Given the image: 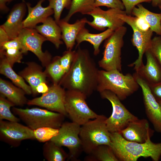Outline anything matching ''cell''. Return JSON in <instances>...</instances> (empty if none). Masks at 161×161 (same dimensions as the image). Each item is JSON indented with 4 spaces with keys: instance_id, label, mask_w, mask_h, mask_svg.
Listing matches in <instances>:
<instances>
[{
    "instance_id": "cell-1",
    "label": "cell",
    "mask_w": 161,
    "mask_h": 161,
    "mask_svg": "<svg viewBox=\"0 0 161 161\" xmlns=\"http://www.w3.org/2000/svg\"><path fill=\"white\" fill-rule=\"evenodd\" d=\"M77 48L69 69L59 84L66 90L78 92L87 97L96 90L99 70L89 51Z\"/></svg>"
},
{
    "instance_id": "cell-2",
    "label": "cell",
    "mask_w": 161,
    "mask_h": 161,
    "mask_svg": "<svg viewBox=\"0 0 161 161\" xmlns=\"http://www.w3.org/2000/svg\"><path fill=\"white\" fill-rule=\"evenodd\" d=\"M111 147L119 161H137L141 157H150L158 161L161 156V143H154L149 139L143 143L130 141L118 132L110 133Z\"/></svg>"
},
{
    "instance_id": "cell-3",
    "label": "cell",
    "mask_w": 161,
    "mask_h": 161,
    "mask_svg": "<svg viewBox=\"0 0 161 161\" xmlns=\"http://www.w3.org/2000/svg\"><path fill=\"white\" fill-rule=\"evenodd\" d=\"M139 87L133 75H123L117 70H99L96 89L99 92L109 90L114 93L121 100L126 99Z\"/></svg>"
},
{
    "instance_id": "cell-4",
    "label": "cell",
    "mask_w": 161,
    "mask_h": 161,
    "mask_svg": "<svg viewBox=\"0 0 161 161\" xmlns=\"http://www.w3.org/2000/svg\"><path fill=\"white\" fill-rule=\"evenodd\" d=\"M107 118L103 115H99L96 118L81 126L79 137L83 151L86 154H90L100 145L111 146L110 133L106 124Z\"/></svg>"
},
{
    "instance_id": "cell-5",
    "label": "cell",
    "mask_w": 161,
    "mask_h": 161,
    "mask_svg": "<svg viewBox=\"0 0 161 161\" xmlns=\"http://www.w3.org/2000/svg\"><path fill=\"white\" fill-rule=\"evenodd\" d=\"M12 110L33 130L44 127L59 129L65 116L59 113L38 108L23 109L13 107Z\"/></svg>"
},
{
    "instance_id": "cell-6",
    "label": "cell",
    "mask_w": 161,
    "mask_h": 161,
    "mask_svg": "<svg viewBox=\"0 0 161 161\" xmlns=\"http://www.w3.org/2000/svg\"><path fill=\"white\" fill-rule=\"evenodd\" d=\"M127 30L126 27L123 26L114 31L106 40L103 57L98 62L99 67L103 70L116 69L121 72V49L124 44L123 38Z\"/></svg>"
},
{
    "instance_id": "cell-7",
    "label": "cell",
    "mask_w": 161,
    "mask_h": 161,
    "mask_svg": "<svg viewBox=\"0 0 161 161\" xmlns=\"http://www.w3.org/2000/svg\"><path fill=\"white\" fill-rule=\"evenodd\" d=\"M101 97L109 100L111 103L112 112L106 120L107 128L110 133L120 132L131 122L138 118L131 113L113 92L109 90L100 92Z\"/></svg>"
},
{
    "instance_id": "cell-8",
    "label": "cell",
    "mask_w": 161,
    "mask_h": 161,
    "mask_svg": "<svg viewBox=\"0 0 161 161\" xmlns=\"http://www.w3.org/2000/svg\"><path fill=\"white\" fill-rule=\"evenodd\" d=\"M80 127L72 122H63L59 129L58 134L51 140L57 145L68 149L67 160H77L83 151L79 137Z\"/></svg>"
},
{
    "instance_id": "cell-9",
    "label": "cell",
    "mask_w": 161,
    "mask_h": 161,
    "mask_svg": "<svg viewBox=\"0 0 161 161\" xmlns=\"http://www.w3.org/2000/svg\"><path fill=\"white\" fill-rule=\"evenodd\" d=\"M86 97L78 92L66 91L65 107L67 115L72 122L80 126L99 115L89 107L86 101Z\"/></svg>"
},
{
    "instance_id": "cell-10",
    "label": "cell",
    "mask_w": 161,
    "mask_h": 161,
    "mask_svg": "<svg viewBox=\"0 0 161 161\" xmlns=\"http://www.w3.org/2000/svg\"><path fill=\"white\" fill-rule=\"evenodd\" d=\"M66 91L59 84H54L48 91L39 97L27 101L28 105H35L67 116L65 107Z\"/></svg>"
},
{
    "instance_id": "cell-11",
    "label": "cell",
    "mask_w": 161,
    "mask_h": 161,
    "mask_svg": "<svg viewBox=\"0 0 161 161\" xmlns=\"http://www.w3.org/2000/svg\"><path fill=\"white\" fill-rule=\"evenodd\" d=\"M18 37L21 42L24 54L30 51L35 54L44 66L47 67L51 61L52 56L47 51L43 52L42 45L47 41L35 29L24 28Z\"/></svg>"
},
{
    "instance_id": "cell-12",
    "label": "cell",
    "mask_w": 161,
    "mask_h": 161,
    "mask_svg": "<svg viewBox=\"0 0 161 161\" xmlns=\"http://www.w3.org/2000/svg\"><path fill=\"white\" fill-rule=\"evenodd\" d=\"M119 17L125 23L130 26L133 31L131 41L133 45L138 50V56L137 59L129 66H134V69L137 72L143 64V55L145 51L150 48L153 32L150 28L146 31H143L139 29L135 25V17L127 15L126 12L120 14Z\"/></svg>"
},
{
    "instance_id": "cell-13",
    "label": "cell",
    "mask_w": 161,
    "mask_h": 161,
    "mask_svg": "<svg viewBox=\"0 0 161 161\" xmlns=\"http://www.w3.org/2000/svg\"><path fill=\"white\" fill-rule=\"evenodd\" d=\"M125 12V10L117 8L104 10L100 7H96L88 14L92 17L93 21L88 20L87 24L98 30L103 31L107 28L114 31L123 26L125 22L119 16Z\"/></svg>"
},
{
    "instance_id": "cell-14",
    "label": "cell",
    "mask_w": 161,
    "mask_h": 161,
    "mask_svg": "<svg viewBox=\"0 0 161 161\" xmlns=\"http://www.w3.org/2000/svg\"><path fill=\"white\" fill-rule=\"evenodd\" d=\"M141 88L145 113L155 130L161 133V107L147 82L136 72L133 75Z\"/></svg>"
},
{
    "instance_id": "cell-15",
    "label": "cell",
    "mask_w": 161,
    "mask_h": 161,
    "mask_svg": "<svg viewBox=\"0 0 161 161\" xmlns=\"http://www.w3.org/2000/svg\"><path fill=\"white\" fill-rule=\"evenodd\" d=\"M1 138L16 145L26 140L35 139L33 130L18 122L0 120Z\"/></svg>"
},
{
    "instance_id": "cell-16",
    "label": "cell",
    "mask_w": 161,
    "mask_h": 161,
    "mask_svg": "<svg viewBox=\"0 0 161 161\" xmlns=\"http://www.w3.org/2000/svg\"><path fill=\"white\" fill-rule=\"evenodd\" d=\"M154 131L150 128L147 120L138 118L130 122L125 129L119 133L127 140L143 143L151 138Z\"/></svg>"
},
{
    "instance_id": "cell-17",
    "label": "cell",
    "mask_w": 161,
    "mask_h": 161,
    "mask_svg": "<svg viewBox=\"0 0 161 161\" xmlns=\"http://www.w3.org/2000/svg\"><path fill=\"white\" fill-rule=\"evenodd\" d=\"M24 1L14 6L6 21L0 26L7 33L10 40L17 37L24 28L23 19L26 11Z\"/></svg>"
},
{
    "instance_id": "cell-18",
    "label": "cell",
    "mask_w": 161,
    "mask_h": 161,
    "mask_svg": "<svg viewBox=\"0 0 161 161\" xmlns=\"http://www.w3.org/2000/svg\"><path fill=\"white\" fill-rule=\"evenodd\" d=\"M45 0H40L34 7H31L30 3H26L28 14L23 23L24 28L35 29L37 25L43 23L46 19L54 13L53 9L49 5L46 7L42 5Z\"/></svg>"
},
{
    "instance_id": "cell-19",
    "label": "cell",
    "mask_w": 161,
    "mask_h": 161,
    "mask_svg": "<svg viewBox=\"0 0 161 161\" xmlns=\"http://www.w3.org/2000/svg\"><path fill=\"white\" fill-rule=\"evenodd\" d=\"M145 53L146 58V64L145 65L143 64L136 72L149 85L161 82V69L157 60L149 49H148Z\"/></svg>"
},
{
    "instance_id": "cell-20",
    "label": "cell",
    "mask_w": 161,
    "mask_h": 161,
    "mask_svg": "<svg viewBox=\"0 0 161 161\" xmlns=\"http://www.w3.org/2000/svg\"><path fill=\"white\" fill-rule=\"evenodd\" d=\"M88 20L86 18H84L70 24L62 19L60 20L58 24L61 29L62 39L67 50H72L75 44L78 34L85 27Z\"/></svg>"
},
{
    "instance_id": "cell-21",
    "label": "cell",
    "mask_w": 161,
    "mask_h": 161,
    "mask_svg": "<svg viewBox=\"0 0 161 161\" xmlns=\"http://www.w3.org/2000/svg\"><path fill=\"white\" fill-rule=\"evenodd\" d=\"M27 66L19 74L29 84L32 91V93L35 95L38 94L37 87L41 83H46L47 73L46 70L43 71L41 67L34 62L27 64Z\"/></svg>"
},
{
    "instance_id": "cell-22",
    "label": "cell",
    "mask_w": 161,
    "mask_h": 161,
    "mask_svg": "<svg viewBox=\"0 0 161 161\" xmlns=\"http://www.w3.org/2000/svg\"><path fill=\"white\" fill-rule=\"evenodd\" d=\"M47 41L52 43L57 49L63 44L61 28L55 20L50 17L40 25L36 26L35 28Z\"/></svg>"
},
{
    "instance_id": "cell-23",
    "label": "cell",
    "mask_w": 161,
    "mask_h": 161,
    "mask_svg": "<svg viewBox=\"0 0 161 161\" xmlns=\"http://www.w3.org/2000/svg\"><path fill=\"white\" fill-rule=\"evenodd\" d=\"M114 31L109 28L100 33L93 34L89 32V30L83 27L78 34L76 40L77 48L82 42L87 41L92 45L94 54L97 55L100 52V47L101 43L110 36Z\"/></svg>"
},
{
    "instance_id": "cell-24",
    "label": "cell",
    "mask_w": 161,
    "mask_h": 161,
    "mask_svg": "<svg viewBox=\"0 0 161 161\" xmlns=\"http://www.w3.org/2000/svg\"><path fill=\"white\" fill-rule=\"evenodd\" d=\"M0 92L15 105L21 106L27 103V101L25 96L26 93L23 89L1 78Z\"/></svg>"
},
{
    "instance_id": "cell-25",
    "label": "cell",
    "mask_w": 161,
    "mask_h": 161,
    "mask_svg": "<svg viewBox=\"0 0 161 161\" xmlns=\"http://www.w3.org/2000/svg\"><path fill=\"white\" fill-rule=\"evenodd\" d=\"M134 7L132 14L136 17H143L149 24L150 28L157 35L161 36V13L152 12L140 4Z\"/></svg>"
},
{
    "instance_id": "cell-26",
    "label": "cell",
    "mask_w": 161,
    "mask_h": 161,
    "mask_svg": "<svg viewBox=\"0 0 161 161\" xmlns=\"http://www.w3.org/2000/svg\"><path fill=\"white\" fill-rule=\"evenodd\" d=\"M9 62L5 58H1L0 73L10 79L16 85L23 89L26 94H32L31 88L25 82L24 79L17 74L12 68Z\"/></svg>"
},
{
    "instance_id": "cell-27",
    "label": "cell",
    "mask_w": 161,
    "mask_h": 161,
    "mask_svg": "<svg viewBox=\"0 0 161 161\" xmlns=\"http://www.w3.org/2000/svg\"><path fill=\"white\" fill-rule=\"evenodd\" d=\"M43 153L44 158L48 161H64L68 157V154L61 146L51 140L43 145Z\"/></svg>"
},
{
    "instance_id": "cell-28",
    "label": "cell",
    "mask_w": 161,
    "mask_h": 161,
    "mask_svg": "<svg viewBox=\"0 0 161 161\" xmlns=\"http://www.w3.org/2000/svg\"><path fill=\"white\" fill-rule=\"evenodd\" d=\"M88 155L85 159L87 161H119L111 146L106 145H98Z\"/></svg>"
},
{
    "instance_id": "cell-29",
    "label": "cell",
    "mask_w": 161,
    "mask_h": 161,
    "mask_svg": "<svg viewBox=\"0 0 161 161\" xmlns=\"http://www.w3.org/2000/svg\"><path fill=\"white\" fill-rule=\"evenodd\" d=\"M94 2V0H72L67 14L62 19L69 22L71 17L77 13L88 15L95 8Z\"/></svg>"
},
{
    "instance_id": "cell-30",
    "label": "cell",
    "mask_w": 161,
    "mask_h": 161,
    "mask_svg": "<svg viewBox=\"0 0 161 161\" xmlns=\"http://www.w3.org/2000/svg\"><path fill=\"white\" fill-rule=\"evenodd\" d=\"M60 56L55 57L46 67V71L50 76L54 84H59L65 72L60 64Z\"/></svg>"
},
{
    "instance_id": "cell-31",
    "label": "cell",
    "mask_w": 161,
    "mask_h": 161,
    "mask_svg": "<svg viewBox=\"0 0 161 161\" xmlns=\"http://www.w3.org/2000/svg\"><path fill=\"white\" fill-rule=\"evenodd\" d=\"M15 105L6 99L2 95L0 96V120L4 119L7 120L19 122V118L16 117L11 111L10 108Z\"/></svg>"
},
{
    "instance_id": "cell-32",
    "label": "cell",
    "mask_w": 161,
    "mask_h": 161,
    "mask_svg": "<svg viewBox=\"0 0 161 161\" xmlns=\"http://www.w3.org/2000/svg\"><path fill=\"white\" fill-rule=\"evenodd\" d=\"M58 131L59 129L44 127L34 130L33 134L35 139L40 142L45 143L56 136Z\"/></svg>"
},
{
    "instance_id": "cell-33",
    "label": "cell",
    "mask_w": 161,
    "mask_h": 161,
    "mask_svg": "<svg viewBox=\"0 0 161 161\" xmlns=\"http://www.w3.org/2000/svg\"><path fill=\"white\" fill-rule=\"evenodd\" d=\"M0 57L5 59L13 67L16 63H21L24 54L22 49L11 48L0 50Z\"/></svg>"
},
{
    "instance_id": "cell-34",
    "label": "cell",
    "mask_w": 161,
    "mask_h": 161,
    "mask_svg": "<svg viewBox=\"0 0 161 161\" xmlns=\"http://www.w3.org/2000/svg\"><path fill=\"white\" fill-rule=\"evenodd\" d=\"M49 5L54 12L55 20L58 24L63 10L69 9L72 0H48Z\"/></svg>"
},
{
    "instance_id": "cell-35",
    "label": "cell",
    "mask_w": 161,
    "mask_h": 161,
    "mask_svg": "<svg viewBox=\"0 0 161 161\" xmlns=\"http://www.w3.org/2000/svg\"><path fill=\"white\" fill-rule=\"evenodd\" d=\"M75 53V51L67 50L60 57V64L65 73L70 69Z\"/></svg>"
},
{
    "instance_id": "cell-36",
    "label": "cell",
    "mask_w": 161,
    "mask_h": 161,
    "mask_svg": "<svg viewBox=\"0 0 161 161\" xmlns=\"http://www.w3.org/2000/svg\"><path fill=\"white\" fill-rule=\"evenodd\" d=\"M95 7L105 6L110 8H117L122 10L125 9L124 6L120 0H94Z\"/></svg>"
},
{
    "instance_id": "cell-37",
    "label": "cell",
    "mask_w": 161,
    "mask_h": 161,
    "mask_svg": "<svg viewBox=\"0 0 161 161\" xmlns=\"http://www.w3.org/2000/svg\"><path fill=\"white\" fill-rule=\"evenodd\" d=\"M149 49L161 66V36H155L152 39Z\"/></svg>"
},
{
    "instance_id": "cell-38",
    "label": "cell",
    "mask_w": 161,
    "mask_h": 161,
    "mask_svg": "<svg viewBox=\"0 0 161 161\" xmlns=\"http://www.w3.org/2000/svg\"><path fill=\"white\" fill-rule=\"evenodd\" d=\"M127 15H131L133 9L136 5L143 2L150 3L152 0H121Z\"/></svg>"
},
{
    "instance_id": "cell-39",
    "label": "cell",
    "mask_w": 161,
    "mask_h": 161,
    "mask_svg": "<svg viewBox=\"0 0 161 161\" xmlns=\"http://www.w3.org/2000/svg\"><path fill=\"white\" fill-rule=\"evenodd\" d=\"M134 23L137 27L143 31H147L150 29L149 24L143 17H135Z\"/></svg>"
},
{
    "instance_id": "cell-40",
    "label": "cell",
    "mask_w": 161,
    "mask_h": 161,
    "mask_svg": "<svg viewBox=\"0 0 161 161\" xmlns=\"http://www.w3.org/2000/svg\"><path fill=\"white\" fill-rule=\"evenodd\" d=\"M149 86L152 93L157 100L161 101V82Z\"/></svg>"
},
{
    "instance_id": "cell-41",
    "label": "cell",
    "mask_w": 161,
    "mask_h": 161,
    "mask_svg": "<svg viewBox=\"0 0 161 161\" xmlns=\"http://www.w3.org/2000/svg\"><path fill=\"white\" fill-rule=\"evenodd\" d=\"M49 88L47 84V83L43 82L40 83L36 87V90L37 93L42 94L47 92Z\"/></svg>"
},
{
    "instance_id": "cell-42",
    "label": "cell",
    "mask_w": 161,
    "mask_h": 161,
    "mask_svg": "<svg viewBox=\"0 0 161 161\" xmlns=\"http://www.w3.org/2000/svg\"><path fill=\"white\" fill-rule=\"evenodd\" d=\"M10 40L7 33L1 26L0 27V44Z\"/></svg>"
},
{
    "instance_id": "cell-43",
    "label": "cell",
    "mask_w": 161,
    "mask_h": 161,
    "mask_svg": "<svg viewBox=\"0 0 161 161\" xmlns=\"http://www.w3.org/2000/svg\"><path fill=\"white\" fill-rule=\"evenodd\" d=\"M14 0H0V9L1 11H7L9 8L6 6L7 2H10Z\"/></svg>"
},
{
    "instance_id": "cell-44",
    "label": "cell",
    "mask_w": 161,
    "mask_h": 161,
    "mask_svg": "<svg viewBox=\"0 0 161 161\" xmlns=\"http://www.w3.org/2000/svg\"><path fill=\"white\" fill-rule=\"evenodd\" d=\"M161 4V0H152L151 4L153 7H158Z\"/></svg>"
},
{
    "instance_id": "cell-45",
    "label": "cell",
    "mask_w": 161,
    "mask_h": 161,
    "mask_svg": "<svg viewBox=\"0 0 161 161\" xmlns=\"http://www.w3.org/2000/svg\"><path fill=\"white\" fill-rule=\"evenodd\" d=\"M158 7H159V9L161 10V4H159L158 5Z\"/></svg>"
},
{
    "instance_id": "cell-46",
    "label": "cell",
    "mask_w": 161,
    "mask_h": 161,
    "mask_svg": "<svg viewBox=\"0 0 161 161\" xmlns=\"http://www.w3.org/2000/svg\"><path fill=\"white\" fill-rule=\"evenodd\" d=\"M157 101L159 102L161 107V101Z\"/></svg>"
}]
</instances>
